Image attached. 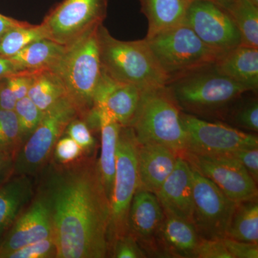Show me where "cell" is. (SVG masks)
I'll return each instance as SVG.
<instances>
[{"mask_svg":"<svg viewBox=\"0 0 258 258\" xmlns=\"http://www.w3.org/2000/svg\"><path fill=\"white\" fill-rule=\"evenodd\" d=\"M39 193L50 211L56 257L109 255L111 203L93 158L51 165Z\"/></svg>","mask_w":258,"mask_h":258,"instance_id":"obj_1","label":"cell"},{"mask_svg":"<svg viewBox=\"0 0 258 258\" xmlns=\"http://www.w3.org/2000/svg\"><path fill=\"white\" fill-rule=\"evenodd\" d=\"M165 86L181 111L220 121L231 105L249 91L219 72L215 63L172 80Z\"/></svg>","mask_w":258,"mask_h":258,"instance_id":"obj_2","label":"cell"},{"mask_svg":"<svg viewBox=\"0 0 258 258\" xmlns=\"http://www.w3.org/2000/svg\"><path fill=\"white\" fill-rule=\"evenodd\" d=\"M100 25L66 46L57 63L50 69L60 80L79 118L84 120L94 108L95 97L103 76L98 42Z\"/></svg>","mask_w":258,"mask_h":258,"instance_id":"obj_3","label":"cell"},{"mask_svg":"<svg viewBox=\"0 0 258 258\" xmlns=\"http://www.w3.org/2000/svg\"><path fill=\"white\" fill-rule=\"evenodd\" d=\"M98 42L102 69L113 81L143 90L166 86L167 78L145 39L118 40L102 24L98 29Z\"/></svg>","mask_w":258,"mask_h":258,"instance_id":"obj_4","label":"cell"},{"mask_svg":"<svg viewBox=\"0 0 258 258\" xmlns=\"http://www.w3.org/2000/svg\"><path fill=\"white\" fill-rule=\"evenodd\" d=\"M181 111L166 86L144 90L133 120L139 144H155L178 155L186 152L187 135L181 119Z\"/></svg>","mask_w":258,"mask_h":258,"instance_id":"obj_5","label":"cell"},{"mask_svg":"<svg viewBox=\"0 0 258 258\" xmlns=\"http://www.w3.org/2000/svg\"><path fill=\"white\" fill-rule=\"evenodd\" d=\"M144 39L168 82L220 58L185 23Z\"/></svg>","mask_w":258,"mask_h":258,"instance_id":"obj_6","label":"cell"},{"mask_svg":"<svg viewBox=\"0 0 258 258\" xmlns=\"http://www.w3.org/2000/svg\"><path fill=\"white\" fill-rule=\"evenodd\" d=\"M79 113L67 97L43 112L33 133L19 149L14 159L15 175H35L47 164L56 142Z\"/></svg>","mask_w":258,"mask_h":258,"instance_id":"obj_7","label":"cell"},{"mask_svg":"<svg viewBox=\"0 0 258 258\" xmlns=\"http://www.w3.org/2000/svg\"><path fill=\"white\" fill-rule=\"evenodd\" d=\"M138 142L133 129L122 126L116 151L114 186L111 200V216L108 230V246L128 233L131 204L138 189Z\"/></svg>","mask_w":258,"mask_h":258,"instance_id":"obj_8","label":"cell"},{"mask_svg":"<svg viewBox=\"0 0 258 258\" xmlns=\"http://www.w3.org/2000/svg\"><path fill=\"white\" fill-rule=\"evenodd\" d=\"M108 0H62L41 23L47 39L64 46L103 24Z\"/></svg>","mask_w":258,"mask_h":258,"instance_id":"obj_9","label":"cell"},{"mask_svg":"<svg viewBox=\"0 0 258 258\" xmlns=\"http://www.w3.org/2000/svg\"><path fill=\"white\" fill-rule=\"evenodd\" d=\"M192 172L193 225L200 238H225L237 203L193 167Z\"/></svg>","mask_w":258,"mask_h":258,"instance_id":"obj_10","label":"cell"},{"mask_svg":"<svg viewBox=\"0 0 258 258\" xmlns=\"http://www.w3.org/2000/svg\"><path fill=\"white\" fill-rule=\"evenodd\" d=\"M181 119L187 135L185 152L230 155L238 149L258 147L257 136L221 121H210L182 111Z\"/></svg>","mask_w":258,"mask_h":258,"instance_id":"obj_11","label":"cell"},{"mask_svg":"<svg viewBox=\"0 0 258 258\" xmlns=\"http://www.w3.org/2000/svg\"><path fill=\"white\" fill-rule=\"evenodd\" d=\"M184 23L220 57L241 45L240 31L233 19L227 10L210 2L194 0Z\"/></svg>","mask_w":258,"mask_h":258,"instance_id":"obj_12","label":"cell"},{"mask_svg":"<svg viewBox=\"0 0 258 258\" xmlns=\"http://www.w3.org/2000/svg\"><path fill=\"white\" fill-rule=\"evenodd\" d=\"M194 169L211 180L235 203L257 199V183L242 164L231 155L183 154Z\"/></svg>","mask_w":258,"mask_h":258,"instance_id":"obj_13","label":"cell"},{"mask_svg":"<svg viewBox=\"0 0 258 258\" xmlns=\"http://www.w3.org/2000/svg\"><path fill=\"white\" fill-rule=\"evenodd\" d=\"M52 236L50 211L45 199L38 192L2 241L0 258L27 244Z\"/></svg>","mask_w":258,"mask_h":258,"instance_id":"obj_14","label":"cell"},{"mask_svg":"<svg viewBox=\"0 0 258 258\" xmlns=\"http://www.w3.org/2000/svg\"><path fill=\"white\" fill-rule=\"evenodd\" d=\"M155 195L165 215L192 223V167L183 156L178 157L174 170Z\"/></svg>","mask_w":258,"mask_h":258,"instance_id":"obj_15","label":"cell"},{"mask_svg":"<svg viewBox=\"0 0 258 258\" xmlns=\"http://www.w3.org/2000/svg\"><path fill=\"white\" fill-rule=\"evenodd\" d=\"M164 217L157 195L137 189L129 209L128 233L137 239L142 248L154 250L156 238Z\"/></svg>","mask_w":258,"mask_h":258,"instance_id":"obj_16","label":"cell"},{"mask_svg":"<svg viewBox=\"0 0 258 258\" xmlns=\"http://www.w3.org/2000/svg\"><path fill=\"white\" fill-rule=\"evenodd\" d=\"M143 91L135 85L116 82L103 72L93 108L105 110L121 126H129L138 108Z\"/></svg>","mask_w":258,"mask_h":258,"instance_id":"obj_17","label":"cell"},{"mask_svg":"<svg viewBox=\"0 0 258 258\" xmlns=\"http://www.w3.org/2000/svg\"><path fill=\"white\" fill-rule=\"evenodd\" d=\"M179 155L164 146L139 144L138 189L156 194L175 168Z\"/></svg>","mask_w":258,"mask_h":258,"instance_id":"obj_18","label":"cell"},{"mask_svg":"<svg viewBox=\"0 0 258 258\" xmlns=\"http://www.w3.org/2000/svg\"><path fill=\"white\" fill-rule=\"evenodd\" d=\"M200 239L193 223L165 215L156 238L154 251L164 252L163 254L167 257L195 258Z\"/></svg>","mask_w":258,"mask_h":258,"instance_id":"obj_19","label":"cell"},{"mask_svg":"<svg viewBox=\"0 0 258 258\" xmlns=\"http://www.w3.org/2000/svg\"><path fill=\"white\" fill-rule=\"evenodd\" d=\"M34 198L31 176L16 175L0 186V244Z\"/></svg>","mask_w":258,"mask_h":258,"instance_id":"obj_20","label":"cell"},{"mask_svg":"<svg viewBox=\"0 0 258 258\" xmlns=\"http://www.w3.org/2000/svg\"><path fill=\"white\" fill-rule=\"evenodd\" d=\"M217 71L246 90L257 93L258 48L239 45L220 57Z\"/></svg>","mask_w":258,"mask_h":258,"instance_id":"obj_21","label":"cell"},{"mask_svg":"<svg viewBox=\"0 0 258 258\" xmlns=\"http://www.w3.org/2000/svg\"><path fill=\"white\" fill-rule=\"evenodd\" d=\"M93 111L98 117L101 132V155L97 164L103 187L111 203L114 186L117 144L122 126L105 110L96 108Z\"/></svg>","mask_w":258,"mask_h":258,"instance_id":"obj_22","label":"cell"},{"mask_svg":"<svg viewBox=\"0 0 258 258\" xmlns=\"http://www.w3.org/2000/svg\"><path fill=\"white\" fill-rule=\"evenodd\" d=\"M194 0H139L141 10L147 19L149 37L184 23Z\"/></svg>","mask_w":258,"mask_h":258,"instance_id":"obj_23","label":"cell"},{"mask_svg":"<svg viewBox=\"0 0 258 258\" xmlns=\"http://www.w3.org/2000/svg\"><path fill=\"white\" fill-rule=\"evenodd\" d=\"M66 46L49 39L32 42L12 57L19 71H34L51 69L64 53Z\"/></svg>","mask_w":258,"mask_h":258,"instance_id":"obj_24","label":"cell"},{"mask_svg":"<svg viewBox=\"0 0 258 258\" xmlns=\"http://www.w3.org/2000/svg\"><path fill=\"white\" fill-rule=\"evenodd\" d=\"M28 96L42 112L66 97L62 83L50 70H40L34 73Z\"/></svg>","mask_w":258,"mask_h":258,"instance_id":"obj_25","label":"cell"},{"mask_svg":"<svg viewBox=\"0 0 258 258\" xmlns=\"http://www.w3.org/2000/svg\"><path fill=\"white\" fill-rule=\"evenodd\" d=\"M226 237L258 243L257 199L237 203Z\"/></svg>","mask_w":258,"mask_h":258,"instance_id":"obj_26","label":"cell"},{"mask_svg":"<svg viewBox=\"0 0 258 258\" xmlns=\"http://www.w3.org/2000/svg\"><path fill=\"white\" fill-rule=\"evenodd\" d=\"M242 131L257 133L258 100L257 93L247 91L236 100L227 111L223 120Z\"/></svg>","mask_w":258,"mask_h":258,"instance_id":"obj_27","label":"cell"},{"mask_svg":"<svg viewBox=\"0 0 258 258\" xmlns=\"http://www.w3.org/2000/svg\"><path fill=\"white\" fill-rule=\"evenodd\" d=\"M241 35V45L258 48V7L249 0H237L228 10Z\"/></svg>","mask_w":258,"mask_h":258,"instance_id":"obj_28","label":"cell"},{"mask_svg":"<svg viewBox=\"0 0 258 258\" xmlns=\"http://www.w3.org/2000/svg\"><path fill=\"white\" fill-rule=\"evenodd\" d=\"M47 38L40 25L27 24L11 29L0 39V57H10L32 42Z\"/></svg>","mask_w":258,"mask_h":258,"instance_id":"obj_29","label":"cell"},{"mask_svg":"<svg viewBox=\"0 0 258 258\" xmlns=\"http://www.w3.org/2000/svg\"><path fill=\"white\" fill-rule=\"evenodd\" d=\"M23 144L21 129L15 111L0 108V152L15 159Z\"/></svg>","mask_w":258,"mask_h":258,"instance_id":"obj_30","label":"cell"},{"mask_svg":"<svg viewBox=\"0 0 258 258\" xmlns=\"http://www.w3.org/2000/svg\"><path fill=\"white\" fill-rule=\"evenodd\" d=\"M14 111L18 116L24 143L40 123L43 112L37 108L28 96L17 101Z\"/></svg>","mask_w":258,"mask_h":258,"instance_id":"obj_31","label":"cell"},{"mask_svg":"<svg viewBox=\"0 0 258 258\" xmlns=\"http://www.w3.org/2000/svg\"><path fill=\"white\" fill-rule=\"evenodd\" d=\"M56 246L53 237H47L23 246L7 254L4 258H50L56 257Z\"/></svg>","mask_w":258,"mask_h":258,"instance_id":"obj_32","label":"cell"},{"mask_svg":"<svg viewBox=\"0 0 258 258\" xmlns=\"http://www.w3.org/2000/svg\"><path fill=\"white\" fill-rule=\"evenodd\" d=\"M109 254L115 258H144L147 257L145 251L137 239L131 234L118 237L110 247Z\"/></svg>","mask_w":258,"mask_h":258,"instance_id":"obj_33","label":"cell"},{"mask_svg":"<svg viewBox=\"0 0 258 258\" xmlns=\"http://www.w3.org/2000/svg\"><path fill=\"white\" fill-rule=\"evenodd\" d=\"M64 132L79 144L84 153L92 152L96 146V140L91 133V129L82 118L78 117L73 120Z\"/></svg>","mask_w":258,"mask_h":258,"instance_id":"obj_34","label":"cell"},{"mask_svg":"<svg viewBox=\"0 0 258 258\" xmlns=\"http://www.w3.org/2000/svg\"><path fill=\"white\" fill-rule=\"evenodd\" d=\"M53 152L56 162L60 164H71L79 160L84 153L79 144L69 136L57 140Z\"/></svg>","mask_w":258,"mask_h":258,"instance_id":"obj_35","label":"cell"},{"mask_svg":"<svg viewBox=\"0 0 258 258\" xmlns=\"http://www.w3.org/2000/svg\"><path fill=\"white\" fill-rule=\"evenodd\" d=\"M195 258H232L223 239L208 240L200 238L195 251Z\"/></svg>","mask_w":258,"mask_h":258,"instance_id":"obj_36","label":"cell"},{"mask_svg":"<svg viewBox=\"0 0 258 258\" xmlns=\"http://www.w3.org/2000/svg\"><path fill=\"white\" fill-rule=\"evenodd\" d=\"M248 171L256 183L258 180V147L238 149L230 154Z\"/></svg>","mask_w":258,"mask_h":258,"instance_id":"obj_37","label":"cell"},{"mask_svg":"<svg viewBox=\"0 0 258 258\" xmlns=\"http://www.w3.org/2000/svg\"><path fill=\"white\" fill-rule=\"evenodd\" d=\"M223 242L232 258L258 257V244L241 242L229 237L224 238Z\"/></svg>","mask_w":258,"mask_h":258,"instance_id":"obj_38","label":"cell"},{"mask_svg":"<svg viewBox=\"0 0 258 258\" xmlns=\"http://www.w3.org/2000/svg\"><path fill=\"white\" fill-rule=\"evenodd\" d=\"M35 71H20L18 74L8 77L10 87L18 101L28 96L32 76Z\"/></svg>","mask_w":258,"mask_h":258,"instance_id":"obj_39","label":"cell"},{"mask_svg":"<svg viewBox=\"0 0 258 258\" xmlns=\"http://www.w3.org/2000/svg\"><path fill=\"white\" fill-rule=\"evenodd\" d=\"M17 101L16 97L10 87L8 77L0 79V108L14 111Z\"/></svg>","mask_w":258,"mask_h":258,"instance_id":"obj_40","label":"cell"},{"mask_svg":"<svg viewBox=\"0 0 258 258\" xmlns=\"http://www.w3.org/2000/svg\"><path fill=\"white\" fill-rule=\"evenodd\" d=\"M14 158L0 152V183L13 173Z\"/></svg>","mask_w":258,"mask_h":258,"instance_id":"obj_41","label":"cell"},{"mask_svg":"<svg viewBox=\"0 0 258 258\" xmlns=\"http://www.w3.org/2000/svg\"><path fill=\"white\" fill-rule=\"evenodd\" d=\"M27 24H28L27 22L20 21V20L0 14V39L11 29L23 26Z\"/></svg>","mask_w":258,"mask_h":258,"instance_id":"obj_42","label":"cell"},{"mask_svg":"<svg viewBox=\"0 0 258 258\" xmlns=\"http://www.w3.org/2000/svg\"><path fill=\"white\" fill-rule=\"evenodd\" d=\"M20 72L15 67L14 62L8 57H0V79L10 77Z\"/></svg>","mask_w":258,"mask_h":258,"instance_id":"obj_43","label":"cell"},{"mask_svg":"<svg viewBox=\"0 0 258 258\" xmlns=\"http://www.w3.org/2000/svg\"><path fill=\"white\" fill-rule=\"evenodd\" d=\"M205 1L210 2L228 11L235 4L237 0H205Z\"/></svg>","mask_w":258,"mask_h":258,"instance_id":"obj_44","label":"cell"},{"mask_svg":"<svg viewBox=\"0 0 258 258\" xmlns=\"http://www.w3.org/2000/svg\"><path fill=\"white\" fill-rule=\"evenodd\" d=\"M249 1H250L255 6L258 7V0H249Z\"/></svg>","mask_w":258,"mask_h":258,"instance_id":"obj_45","label":"cell"}]
</instances>
